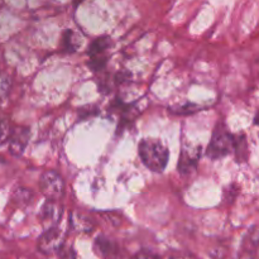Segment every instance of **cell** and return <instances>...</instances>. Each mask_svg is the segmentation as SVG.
Masks as SVG:
<instances>
[{
    "label": "cell",
    "mask_w": 259,
    "mask_h": 259,
    "mask_svg": "<svg viewBox=\"0 0 259 259\" xmlns=\"http://www.w3.org/2000/svg\"><path fill=\"white\" fill-rule=\"evenodd\" d=\"M138 154L144 166L152 172L161 174L168 163L169 152L163 142L154 138L142 139L138 144Z\"/></svg>",
    "instance_id": "cell-1"
},
{
    "label": "cell",
    "mask_w": 259,
    "mask_h": 259,
    "mask_svg": "<svg viewBox=\"0 0 259 259\" xmlns=\"http://www.w3.org/2000/svg\"><path fill=\"white\" fill-rule=\"evenodd\" d=\"M235 137L225 129H217L206 149V156L211 159L224 158L234 151Z\"/></svg>",
    "instance_id": "cell-2"
},
{
    "label": "cell",
    "mask_w": 259,
    "mask_h": 259,
    "mask_svg": "<svg viewBox=\"0 0 259 259\" xmlns=\"http://www.w3.org/2000/svg\"><path fill=\"white\" fill-rule=\"evenodd\" d=\"M40 192L50 201H58L65 194L63 179L55 171H46L39 180Z\"/></svg>",
    "instance_id": "cell-3"
},
{
    "label": "cell",
    "mask_w": 259,
    "mask_h": 259,
    "mask_svg": "<svg viewBox=\"0 0 259 259\" xmlns=\"http://www.w3.org/2000/svg\"><path fill=\"white\" fill-rule=\"evenodd\" d=\"M30 138V131L24 126H18V128L13 129L12 136L9 139V152L12 156L20 157L24 153L25 148H27L28 143H29Z\"/></svg>",
    "instance_id": "cell-4"
},
{
    "label": "cell",
    "mask_w": 259,
    "mask_h": 259,
    "mask_svg": "<svg viewBox=\"0 0 259 259\" xmlns=\"http://www.w3.org/2000/svg\"><path fill=\"white\" fill-rule=\"evenodd\" d=\"M61 247H62L61 245V232L56 227L46 230L38 239V249L46 254L55 252L56 249H60Z\"/></svg>",
    "instance_id": "cell-5"
},
{
    "label": "cell",
    "mask_w": 259,
    "mask_h": 259,
    "mask_svg": "<svg viewBox=\"0 0 259 259\" xmlns=\"http://www.w3.org/2000/svg\"><path fill=\"white\" fill-rule=\"evenodd\" d=\"M200 147L196 149H182L181 154H180V161H179V171L181 174H189L192 169L196 167L197 162L200 158Z\"/></svg>",
    "instance_id": "cell-6"
},
{
    "label": "cell",
    "mask_w": 259,
    "mask_h": 259,
    "mask_svg": "<svg viewBox=\"0 0 259 259\" xmlns=\"http://www.w3.org/2000/svg\"><path fill=\"white\" fill-rule=\"evenodd\" d=\"M110 43L111 40L109 37H99L95 40H93V43L89 47V56H90V58L105 56L104 53L110 47Z\"/></svg>",
    "instance_id": "cell-7"
},
{
    "label": "cell",
    "mask_w": 259,
    "mask_h": 259,
    "mask_svg": "<svg viewBox=\"0 0 259 259\" xmlns=\"http://www.w3.org/2000/svg\"><path fill=\"white\" fill-rule=\"evenodd\" d=\"M234 152L238 162H245L248 157V146L244 136L235 137Z\"/></svg>",
    "instance_id": "cell-8"
},
{
    "label": "cell",
    "mask_w": 259,
    "mask_h": 259,
    "mask_svg": "<svg viewBox=\"0 0 259 259\" xmlns=\"http://www.w3.org/2000/svg\"><path fill=\"white\" fill-rule=\"evenodd\" d=\"M71 224L78 232H91V229H93L90 220L83 215L76 214V212H72V215H71Z\"/></svg>",
    "instance_id": "cell-9"
},
{
    "label": "cell",
    "mask_w": 259,
    "mask_h": 259,
    "mask_svg": "<svg viewBox=\"0 0 259 259\" xmlns=\"http://www.w3.org/2000/svg\"><path fill=\"white\" fill-rule=\"evenodd\" d=\"M12 126H10L9 120L4 116H0V146L8 143L12 136Z\"/></svg>",
    "instance_id": "cell-10"
},
{
    "label": "cell",
    "mask_w": 259,
    "mask_h": 259,
    "mask_svg": "<svg viewBox=\"0 0 259 259\" xmlns=\"http://www.w3.org/2000/svg\"><path fill=\"white\" fill-rule=\"evenodd\" d=\"M12 88V80L5 72L0 71V101L4 100Z\"/></svg>",
    "instance_id": "cell-11"
},
{
    "label": "cell",
    "mask_w": 259,
    "mask_h": 259,
    "mask_svg": "<svg viewBox=\"0 0 259 259\" xmlns=\"http://www.w3.org/2000/svg\"><path fill=\"white\" fill-rule=\"evenodd\" d=\"M95 247H96V249L99 250V253H100V254L108 255L109 253L111 252V247H113V244H111V242L108 239V238L100 235V237L96 238Z\"/></svg>",
    "instance_id": "cell-12"
},
{
    "label": "cell",
    "mask_w": 259,
    "mask_h": 259,
    "mask_svg": "<svg viewBox=\"0 0 259 259\" xmlns=\"http://www.w3.org/2000/svg\"><path fill=\"white\" fill-rule=\"evenodd\" d=\"M257 249L258 248L254 247L252 243L245 240V247L243 248V250L240 252V254L238 255L237 259H255V250Z\"/></svg>",
    "instance_id": "cell-13"
},
{
    "label": "cell",
    "mask_w": 259,
    "mask_h": 259,
    "mask_svg": "<svg viewBox=\"0 0 259 259\" xmlns=\"http://www.w3.org/2000/svg\"><path fill=\"white\" fill-rule=\"evenodd\" d=\"M33 194L30 190L28 189H18L14 194V200L17 202H20V204H27V202L30 201Z\"/></svg>",
    "instance_id": "cell-14"
},
{
    "label": "cell",
    "mask_w": 259,
    "mask_h": 259,
    "mask_svg": "<svg viewBox=\"0 0 259 259\" xmlns=\"http://www.w3.org/2000/svg\"><path fill=\"white\" fill-rule=\"evenodd\" d=\"M106 62H108V57H106V56H101V57L90 58L89 66H90L94 71H99V70H103V68L105 67Z\"/></svg>",
    "instance_id": "cell-15"
},
{
    "label": "cell",
    "mask_w": 259,
    "mask_h": 259,
    "mask_svg": "<svg viewBox=\"0 0 259 259\" xmlns=\"http://www.w3.org/2000/svg\"><path fill=\"white\" fill-rule=\"evenodd\" d=\"M136 259H162V258L161 255L156 254V253L151 252V250H141V252L136 255Z\"/></svg>",
    "instance_id": "cell-16"
},
{
    "label": "cell",
    "mask_w": 259,
    "mask_h": 259,
    "mask_svg": "<svg viewBox=\"0 0 259 259\" xmlns=\"http://www.w3.org/2000/svg\"><path fill=\"white\" fill-rule=\"evenodd\" d=\"M72 32L71 30H67V32L65 33V35H63V47L66 48L67 51H70V52H72L73 51V46H72Z\"/></svg>",
    "instance_id": "cell-17"
},
{
    "label": "cell",
    "mask_w": 259,
    "mask_h": 259,
    "mask_svg": "<svg viewBox=\"0 0 259 259\" xmlns=\"http://www.w3.org/2000/svg\"><path fill=\"white\" fill-rule=\"evenodd\" d=\"M61 257L62 259H75V252L72 249H62L61 248Z\"/></svg>",
    "instance_id": "cell-18"
},
{
    "label": "cell",
    "mask_w": 259,
    "mask_h": 259,
    "mask_svg": "<svg viewBox=\"0 0 259 259\" xmlns=\"http://www.w3.org/2000/svg\"><path fill=\"white\" fill-rule=\"evenodd\" d=\"M169 259H195L192 255H180V257H172Z\"/></svg>",
    "instance_id": "cell-19"
},
{
    "label": "cell",
    "mask_w": 259,
    "mask_h": 259,
    "mask_svg": "<svg viewBox=\"0 0 259 259\" xmlns=\"http://www.w3.org/2000/svg\"><path fill=\"white\" fill-rule=\"evenodd\" d=\"M254 124H257V125H259V111H258V114H257V115H255V118H254Z\"/></svg>",
    "instance_id": "cell-20"
},
{
    "label": "cell",
    "mask_w": 259,
    "mask_h": 259,
    "mask_svg": "<svg viewBox=\"0 0 259 259\" xmlns=\"http://www.w3.org/2000/svg\"><path fill=\"white\" fill-rule=\"evenodd\" d=\"M83 0H73V3H75V5H78L80 3H82Z\"/></svg>",
    "instance_id": "cell-21"
}]
</instances>
